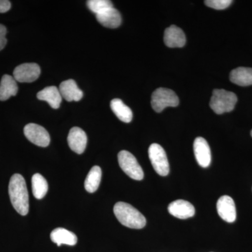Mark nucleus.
I'll return each mask as SVG.
<instances>
[{"label": "nucleus", "instance_id": "1", "mask_svg": "<svg viewBox=\"0 0 252 252\" xmlns=\"http://www.w3.org/2000/svg\"><path fill=\"white\" fill-rule=\"evenodd\" d=\"M9 194L11 204L16 212L26 216L29 212V195L24 177L15 174L11 177L9 185Z\"/></svg>", "mask_w": 252, "mask_h": 252}, {"label": "nucleus", "instance_id": "2", "mask_svg": "<svg viewBox=\"0 0 252 252\" xmlns=\"http://www.w3.org/2000/svg\"><path fill=\"white\" fill-rule=\"evenodd\" d=\"M114 212L119 222L127 228L141 229L147 223L144 215L130 204L124 202L116 203Z\"/></svg>", "mask_w": 252, "mask_h": 252}, {"label": "nucleus", "instance_id": "3", "mask_svg": "<svg viewBox=\"0 0 252 252\" xmlns=\"http://www.w3.org/2000/svg\"><path fill=\"white\" fill-rule=\"evenodd\" d=\"M237 102L238 97L234 93L224 89H215L212 94L210 105L217 114H222L232 112Z\"/></svg>", "mask_w": 252, "mask_h": 252}, {"label": "nucleus", "instance_id": "4", "mask_svg": "<svg viewBox=\"0 0 252 252\" xmlns=\"http://www.w3.org/2000/svg\"><path fill=\"white\" fill-rule=\"evenodd\" d=\"M151 102L154 111L160 113L167 107H177L180 103V100L173 91L159 88L152 94Z\"/></svg>", "mask_w": 252, "mask_h": 252}, {"label": "nucleus", "instance_id": "5", "mask_svg": "<svg viewBox=\"0 0 252 252\" xmlns=\"http://www.w3.org/2000/svg\"><path fill=\"white\" fill-rule=\"evenodd\" d=\"M119 165L126 175L133 180H143L144 172L136 158L127 151H122L118 155Z\"/></svg>", "mask_w": 252, "mask_h": 252}, {"label": "nucleus", "instance_id": "6", "mask_svg": "<svg viewBox=\"0 0 252 252\" xmlns=\"http://www.w3.org/2000/svg\"><path fill=\"white\" fill-rule=\"evenodd\" d=\"M149 157L155 171L165 177L170 172V165L165 150L158 144H152L149 148Z\"/></svg>", "mask_w": 252, "mask_h": 252}, {"label": "nucleus", "instance_id": "7", "mask_svg": "<svg viewBox=\"0 0 252 252\" xmlns=\"http://www.w3.org/2000/svg\"><path fill=\"white\" fill-rule=\"evenodd\" d=\"M24 134L30 142L41 147L49 145L50 135L48 131L42 126L35 124H29L25 126Z\"/></svg>", "mask_w": 252, "mask_h": 252}, {"label": "nucleus", "instance_id": "8", "mask_svg": "<svg viewBox=\"0 0 252 252\" xmlns=\"http://www.w3.org/2000/svg\"><path fill=\"white\" fill-rule=\"evenodd\" d=\"M41 74V69L36 63H23L15 68L14 78L21 83H32Z\"/></svg>", "mask_w": 252, "mask_h": 252}, {"label": "nucleus", "instance_id": "9", "mask_svg": "<svg viewBox=\"0 0 252 252\" xmlns=\"http://www.w3.org/2000/svg\"><path fill=\"white\" fill-rule=\"evenodd\" d=\"M217 212L222 220L233 223L236 220V207L234 200L228 195H223L217 204Z\"/></svg>", "mask_w": 252, "mask_h": 252}, {"label": "nucleus", "instance_id": "10", "mask_svg": "<svg viewBox=\"0 0 252 252\" xmlns=\"http://www.w3.org/2000/svg\"><path fill=\"white\" fill-rule=\"evenodd\" d=\"M194 154L195 159L200 166L207 167L211 162V151L210 146L203 137L195 138L193 143Z\"/></svg>", "mask_w": 252, "mask_h": 252}, {"label": "nucleus", "instance_id": "11", "mask_svg": "<svg viewBox=\"0 0 252 252\" xmlns=\"http://www.w3.org/2000/svg\"><path fill=\"white\" fill-rule=\"evenodd\" d=\"M87 135L82 129L74 127L69 130L67 137L68 144L73 152L78 154L84 153L87 145Z\"/></svg>", "mask_w": 252, "mask_h": 252}, {"label": "nucleus", "instance_id": "12", "mask_svg": "<svg viewBox=\"0 0 252 252\" xmlns=\"http://www.w3.org/2000/svg\"><path fill=\"white\" fill-rule=\"evenodd\" d=\"M170 215L180 220H187L194 216L195 208L191 203L184 200H177L172 202L168 206Z\"/></svg>", "mask_w": 252, "mask_h": 252}, {"label": "nucleus", "instance_id": "13", "mask_svg": "<svg viewBox=\"0 0 252 252\" xmlns=\"http://www.w3.org/2000/svg\"><path fill=\"white\" fill-rule=\"evenodd\" d=\"M164 42L170 48L183 47L186 44L185 34L181 28L173 25L165 30Z\"/></svg>", "mask_w": 252, "mask_h": 252}, {"label": "nucleus", "instance_id": "14", "mask_svg": "<svg viewBox=\"0 0 252 252\" xmlns=\"http://www.w3.org/2000/svg\"><path fill=\"white\" fill-rule=\"evenodd\" d=\"M59 91L63 98L67 102L81 100L84 96L83 91L78 88L77 83L72 79L64 81L60 84Z\"/></svg>", "mask_w": 252, "mask_h": 252}, {"label": "nucleus", "instance_id": "15", "mask_svg": "<svg viewBox=\"0 0 252 252\" xmlns=\"http://www.w3.org/2000/svg\"><path fill=\"white\" fill-rule=\"evenodd\" d=\"M96 18L101 25L106 28H117L122 24V18L120 12L114 7L96 15Z\"/></svg>", "mask_w": 252, "mask_h": 252}, {"label": "nucleus", "instance_id": "16", "mask_svg": "<svg viewBox=\"0 0 252 252\" xmlns=\"http://www.w3.org/2000/svg\"><path fill=\"white\" fill-rule=\"evenodd\" d=\"M36 97L40 100L46 101L53 109H59L62 102V96L59 88L56 86H48L39 91Z\"/></svg>", "mask_w": 252, "mask_h": 252}, {"label": "nucleus", "instance_id": "17", "mask_svg": "<svg viewBox=\"0 0 252 252\" xmlns=\"http://www.w3.org/2000/svg\"><path fill=\"white\" fill-rule=\"evenodd\" d=\"M51 239L59 247L62 245L74 246L78 241L77 235L63 228H57L53 230L51 233Z\"/></svg>", "mask_w": 252, "mask_h": 252}, {"label": "nucleus", "instance_id": "18", "mask_svg": "<svg viewBox=\"0 0 252 252\" xmlns=\"http://www.w3.org/2000/svg\"><path fill=\"white\" fill-rule=\"evenodd\" d=\"M18 91L17 83L12 76L4 74L0 82V100L6 101L16 95Z\"/></svg>", "mask_w": 252, "mask_h": 252}, {"label": "nucleus", "instance_id": "19", "mask_svg": "<svg viewBox=\"0 0 252 252\" xmlns=\"http://www.w3.org/2000/svg\"><path fill=\"white\" fill-rule=\"evenodd\" d=\"M232 83L240 86L252 85V68L240 67L232 70L230 74Z\"/></svg>", "mask_w": 252, "mask_h": 252}, {"label": "nucleus", "instance_id": "20", "mask_svg": "<svg viewBox=\"0 0 252 252\" xmlns=\"http://www.w3.org/2000/svg\"><path fill=\"white\" fill-rule=\"evenodd\" d=\"M112 112L119 120L124 123H130L132 119V112L130 107L126 106L122 99H112L110 104Z\"/></svg>", "mask_w": 252, "mask_h": 252}, {"label": "nucleus", "instance_id": "21", "mask_svg": "<svg viewBox=\"0 0 252 252\" xmlns=\"http://www.w3.org/2000/svg\"><path fill=\"white\" fill-rule=\"evenodd\" d=\"M102 178V170L99 166H94L91 168L86 177L84 187L89 193H94L100 185Z\"/></svg>", "mask_w": 252, "mask_h": 252}, {"label": "nucleus", "instance_id": "22", "mask_svg": "<svg viewBox=\"0 0 252 252\" xmlns=\"http://www.w3.org/2000/svg\"><path fill=\"white\" fill-rule=\"evenodd\" d=\"M32 189L34 198L40 200L45 196L49 190L47 181L40 174H34L32 178Z\"/></svg>", "mask_w": 252, "mask_h": 252}, {"label": "nucleus", "instance_id": "23", "mask_svg": "<svg viewBox=\"0 0 252 252\" xmlns=\"http://www.w3.org/2000/svg\"><path fill=\"white\" fill-rule=\"evenodd\" d=\"M87 6L93 13L97 15L113 7V4L109 0H89Z\"/></svg>", "mask_w": 252, "mask_h": 252}, {"label": "nucleus", "instance_id": "24", "mask_svg": "<svg viewBox=\"0 0 252 252\" xmlns=\"http://www.w3.org/2000/svg\"><path fill=\"white\" fill-rule=\"evenodd\" d=\"M205 4L209 7L217 10L227 9L233 3L231 0H207Z\"/></svg>", "mask_w": 252, "mask_h": 252}, {"label": "nucleus", "instance_id": "25", "mask_svg": "<svg viewBox=\"0 0 252 252\" xmlns=\"http://www.w3.org/2000/svg\"><path fill=\"white\" fill-rule=\"evenodd\" d=\"M6 28L3 25L0 24V51L4 49L5 46L6 45L7 43V39L6 38Z\"/></svg>", "mask_w": 252, "mask_h": 252}, {"label": "nucleus", "instance_id": "26", "mask_svg": "<svg viewBox=\"0 0 252 252\" xmlns=\"http://www.w3.org/2000/svg\"><path fill=\"white\" fill-rule=\"evenodd\" d=\"M11 4L8 0H0V13L4 14L11 9Z\"/></svg>", "mask_w": 252, "mask_h": 252}, {"label": "nucleus", "instance_id": "27", "mask_svg": "<svg viewBox=\"0 0 252 252\" xmlns=\"http://www.w3.org/2000/svg\"><path fill=\"white\" fill-rule=\"evenodd\" d=\"M251 136H252V131H251Z\"/></svg>", "mask_w": 252, "mask_h": 252}]
</instances>
